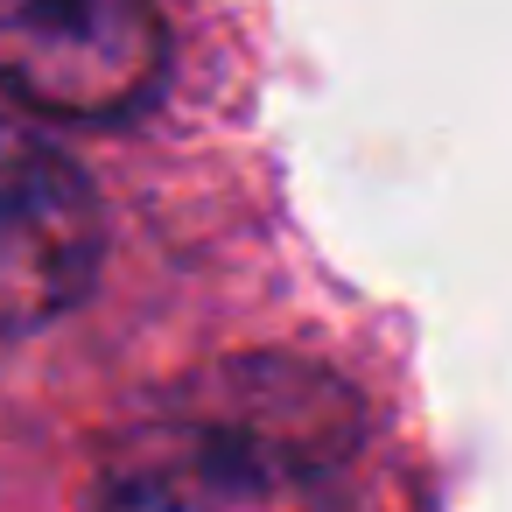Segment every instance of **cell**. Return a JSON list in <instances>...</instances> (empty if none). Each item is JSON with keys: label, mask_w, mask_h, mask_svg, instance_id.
Returning a JSON list of instances; mask_svg holds the SVG:
<instances>
[{"label": "cell", "mask_w": 512, "mask_h": 512, "mask_svg": "<svg viewBox=\"0 0 512 512\" xmlns=\"http://www.w3.org/2000/svg\"><path fill=\"white\" fill-rule=\"evenodd\" d=\"M99 197L85 169L0 92V330H43L99 274Z\"/></svg>", "instance_id": "3"}, {"label": "cell", "mask_w": 512, "mask_h": 512, "mask_svg": "<svg viewBox=\"0 0 512 512\" xmlns=\"http://www.w3.org/2000/svg\"><path fill=\"white\" fill-rule=\"evenodd\" d=\"M344 414L316 379H232L218 400L134 428L106 463V512H337Z\"/></svg>", "instance_id": "1"}, {"label": "cell", "mask_w": 512, "mask_h": 512, "mask_svg": "<svg viewBox=\"0 0 512 512\" xmlns=\"http://www.w3.org/2000/svg\"><path fill=\"white\" fill-rule=\"evenodd\" d=\"M169 71L148 0H0V92L36 120H120Z\"/></svg>", "instance_id": "2"}]
</instances>
